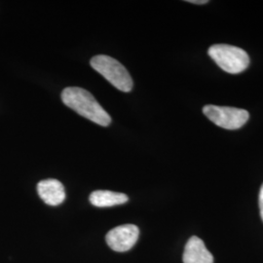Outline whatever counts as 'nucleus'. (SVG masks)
<instances>
[{"label":"nucleus","mask_w":263,"mask_h":263,"mask_svg":"<svg viewBox=\"0 0 263 263\" xmlns=\"http://www.w3.org/2000/svg\"><path fill=\"white\" fill-rule=\"evenodd\" d=\"M62 101L67 107L100 126L107 127L111 118L94 96L79 87H68L62 92Z\"/></svg>","instance_id":"nucleus-1"},{"label":"nucleus","mask_w":263,"mask_h":263,"mask_svg":"<svg viewBox=\"0 0 263 263\" xmlns=\"http://www.w3.org/2000/svg\"><path fill=\"white\" fill-rule=\"evenodd\" d=\"M208 54L222 70L231 74H238L245 71L250 65V57L241 48L216 44L209 48Z\"/></svg>","instance_id":"nucleus-2"},{"label":"nucleus","mask_w":263,"mask_h":263,"mask_svg":"<svg viewBox=\"0 0 263 263\" xmlns=\"http://www.w3.org/2000/svg\"><path fill=\"white\" fill-rule=\"evenodd\" d=\"M91 66L116 89L125 93L132 91L133 79L130 73L115 59L105 55H98L92 58Z\"/></svg>","instance_id":"nucleus-3"},{"label":"nucleus","mask_w":263,"mask_h":263,"mask_svg":"<svg viewBox=\"0 0 263 263\" xmlns=\"http://www.w3.org/2000/svg\"><path fill=\"white\" fill-rule=\"evenodd\" d=\"M203 113L209 120L226 130H237L244 126L250 114L241 108L208 104L203 107Z\"/></svg>","instance_id":"nucleus-4"},{"label":"nucleus","mask_w":263,"mask_h":263,"mask_svg":"<svg viewBox=\"0 0 263 263\" xmlns=\"http://www.w3.org/2000/svg\"><path fill=\"white\" fill-rule=\"evenodd\" d=\"M140 229L135 224H124L111 229L105 237L106 243L113 251L123 253L131 250L137 243Z\"/></svg>","instance_id":"nucleus-5"},{"label":"nucleus","mask_w":263,"mask_h":263,"mask_svg":"<svg viewBox=\"0 0 263 263\" xmlns=\"http://www.w3.org/2000/svg\"><path fill=\"white\" fill-rule=\"evenodd\" d=\"M38 195L49 206H58L66 199V191L63 183L58 179L41 180L37 184Z\"/></svg>","instance_id":"nucleus-6"},{"label":"nucleus","mask_w":263,"mask_h":263,"mask_svg":"<svg viewBox=\"0 0 263 263\" xmlns=\"http://www.w3.org/2000/svg\"><path fill=\"white\" fill-rule=\"evenodd\" d=\"M183 263H214V256L197 236H192L187 241L182 256Z\"/></svg>","instance_id":"nucleus-7"},{"label":"nucleus","mask_w":263,"mask_h":263,"mask_svg":"<svg viewBox=\"0 0 263 263\" xmlns=\"http://www.w3.org/2000/svg\"><path fill=\"white\" fill-rule=\"evenodd\" d=\"M91 204L98 208H107L122 205L128 202L129 198L119 192H113L109 190H96L90 195Z\"/></svg>","instance_id":"nucleus-8"},{"label":"nucleus","mask_w":263,"mask_h":263,"mask_svg":"<svg viewBox=\"0 0 263 263\" xmlns=\"http://www.w3.org/2000/svg\"><path fill=\"white\" fill-rule=\"evenodd\" d=\"M258 203H259V210H260V216L263 221V183L260 187L259 191V198H258Z\"/></svg>","instance_id":"nucleus-9"},{"label":"nucleus","mask_w":263,"mask_h":263,"mask_svg":"<svg viewBox=\"0 0 263 263\" xmlns=\"http://www.w3.org/2000/svg\"><path fill=\"white\" fill-rule=\"evenodd\" d=\"M187 2L189 3H192V4H197V5H203V4H207L208 0H187Z\"/></svg>","instance_id":"nucleus-10"}]
</instances>
